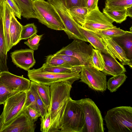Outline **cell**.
<instances>
[{
    "label": "cell",
    "mask_w": 132,
    "mask_h": 132,
    "mask_svg": "<svg viewBox=\"0 0 132 132\" xmlns=\"http://www.w3.org/2000/svg\"><path fill=\"white\" fill-rule=\"evenodd\" d=\"M72 84L68 81L56 82L50 86L51 100L50 110L51 123L49 132L60 131L61 119L70 97Z\"/></svg>",
    "instance_id": "obj_1"
},
{
    "label": "cell",
    "mask_w": 132,
    "mask_h": 132,
    "mask_svg": "<svg viewBox=\"0 0 132 132\" xmlns=\"http://www.w3.org/2000/svg\"><path fill=\"white\" fill-rule=\"evenodd\" d=\"M104 120L108 132H132V108L120 106L108 110Z\"/></svg>",
    "instance_id": "obj_2"
},
{
    "label": "cell",
    "mask_w": 132,
    "mask_h": 132,
    "mask_svg": "<svg viewBox=\"0 0 132 132\" xmlns=\"http://www.w3.org/2000/svg\"><path fill=\"white\" fill-rule=\"evenodd\" d=\"M85 125L83 112L77 100L70 97L67 104L61 121L60 131L82 132Z\"/></svg>",
    "instance_id": "obj_3"
},
{
    "label": "cell",
    "mask_w": 132,
    "mask_h": 132,
    "mask_svg": "<svg viewBox=\"0 0 132 132\" xmlns=\"http://www.w3.org/2000/svg\"><path fill=\"white\" fill-rule=\"evenodd\" d=\"M77 101L85 116V125L82 132H104L105 129L103 119L95 102L89 98Z\"/></svg>",
    "instance_id": "obj_4"
},
{
    "label": "cell",
    "mask_w": 132,
    "mask_h": 132,
    "mask_svg": "<svg viewBox=\"0 0 132 132\" xmlns=\"http://www.w3.org/2000/svg\"><path fill=\"white\" fill-rule=\"evenodd\" d=\"M33 5L39 22L52 29L64 30L65 27L53 7L45 0H34Z\"/></svg>",
    "instance_id": "obj_5"
},
{
    "label": "cell",
    "mask_w": 132,
    "mask_h": 132,
    "mask_svg": "<svg viewBox=\"0 0 132 132\" xmlns=\"http://www.w3.org/2000/svg\"><path fill=\"white\" fill-rule=\"evenodd\" d=\"M57 13L65 28L64 30L69 39L88 42L79 28L80 25L72 19L67 9L65 0H47Z\"/></svg>",
    "instance_id": "obj_6"
},
{
    "label": "cell",
    "mask_w": 132,
    "mask_h": 132,
    "mask_svg": "<svg viewBox=\"0 0 132 132\" xmlns=\"http://www.w3.org/2000/svg\"><path fill=\"white\" fill-rule=\"evenodd\" d=\"M28 76L31 81L50 86L55 83L68 81L72 84L80 79L79 73H58L43 71L41 68L28 71Z\"/></svg>",
    "instance_id": "obj_7"
},
{
    "label": "cell",
    "mask_w": 132,
    "mask_h": 132,
    "mask_svg": "<svg viewBox=\"0 0 132 132\" xmlns=\"http://www.w3.org/2000/svg\"><path fill=\"white\" fill-rule=\"evenodd\" d=\"M79 39H74L70 44L55 53L75 56L79 60L81 65L92 67L91 56L94 49L90 44Z\"/></svg>",
    "instance_id": "obj_8"
},
{
    "label": "cell",
    "mask_w": 132,
    "mask_h": 132,
    "mask_svg": "<svg viewBox=\"0 0 132 132\" xmlns=\"http://www.w3.org/2000/svg\"><path fill=\"white\" fill-rule=\"evenodd\" d=\"M26 98V92H21L6 100L3 104V110L1 114L3 119V128L11 122L22 111Z\"/></svg>",
    "instance_id": "obj_9"
},
{
    "label": "cell",
    "mask_w": 132,
    "mask_h": 132,
    "mask_svg": "<svg viewBox=\"0 0 132 132\" xmlns=\"http://www.w3.org/2000/svg\"><path fill=\"white\" fill-rule=\"evenodd\" d=\"M79 82L87 84L92 89L104 92L107 88L106 75L95 68L83 66L80 72Z\"/></svg>",
    "instance_id": "obj_10"
},
{
    "label": "cell",
    "mask_w": 132,
    "mask_h": 132,
    "mask_svg": "<svg viewBox=\"0 0 132 132\" xmlns=\"http://www.w3.org/2000/svg\"><path fill=\"white\" fill-rule=\"evenodd\" d=\"M113 21L100 10L98 7L88 13L83 24V28L95 32L113 27Z\"/></svg>",
    "instance_id": "obj_11"
},
{
    "label": "cell",
    "mask_w": 132,
    "mask_h": 132,
    "mask_svg": "<svg viewBox=\"0 0 132 132\" xmlns=\"http://www.w3.org/2000/svg\"><path fill=\"white\" fill-rule=\"evenodd\" d=\"M0 81L16 93L26 92L30 89L31 84L30 80L14 75L9 71L0 72Z\"/></svg>",
    "instance_id": "obj_12"
},
{
    "label": "cell",
    "mask_w": 132,
    "mask_h": 132,
    "mask_svg": "<svg viewBox=\"0 0 132 132\" xmlns=\"http://www.w3.org/2000/svg\"><path fill=\"white\" fill-rule=\"evenodd\" d=\"M36 124L32 123L22 110L8 125L3 127L1 132H34Z\"/></svg>",
    "instance_id": "obj_13"
},
{
    "label": "cell",
    "mask_w": 132,
    "mask_h": 132,
    "mask_svg": "<svg viewBox=\"0 0 132 132\" xmlns=\"http://www.w3.org/2000/svg\"><path fill=\"white\" fill-rule=\"evenodd\" d=\"M12 62L17 67L28 71L35 64L34 51L30 49L15 50L11 53Z\"/></svg>",
    "instance_id": "obj_14"
},
{
    "label": "cell",
    "mask_w": 132,
    "mask_h": 132,
    "mask_svg": "<svg viewBox=\"0 0 132 132\" xmlns=\"http://www.w3.org/2000/svg\"><path fill=\"white\" fill-rule=\"evenodd\" d=\"M100 36L107 48L113 54L116 58L118 59L122 65H127L131 68L132 62L127 58L125 51L121 47L111 38Z\"/></svg>",
    "instance_id": "obj_15"
},
{
    "label": "cell",
    "mask_w": 132,
    "mask_h": 132,
    "mask_svg": "<svg viewBox=\"0 0 132 132\" xmlns=\"http://www.w3.org/2000/svg\"><path fill=\"white\" fill-rule=\"evenodd\" d=\"M79 28L83 35L94 48L116 59L113 54L108 49L101 38L95 32L86 29L80 25Z\"/></svg>",
    "instance_id": "obj_16"
},
{
    "label": "cell",
    "mask_w": 132,
    "mask_h": 132,
    "mask_svg": "<svg viewBox=\"0 0 132 132\" xmlns=\"http://www.w3.org/2000/svg\"><path fill=\"white\" fill-rule=\"evenodd\" d=\"M102 54L105 66L102 72L106 75L114 76L126 72L123 65L119 62L116 59L104 53Z\"/></svg>",
    "instance_id": "obj_17"
},
{
    "label": "cell",
    "mask_w": 132,
    "mask_h": 132,
    "mask_svg": "<svg viewBox=\"0 0 132 132\" xmlns=\"http://www.w3.org/2000/svg\"><path fill=\"white\" fill-rule=\"evenodd\" d=\"M3 11L2 17L3 20V28L8 52L11 49L10 36V28L11 17L13 12L6 1L2 3Z\"/></svg>",
    "instance_id": "obj_18"
},
{
    "label": "cell",
    "mask_w": 132,
    "mask_h": 132,
    "mask_svg": "<svg viewBox=\"0 0 132 132\" xmlns=\"http://www.w3.org/2000/svg\"><path fill=\"white\" fill-rule=\"evenodd\" d=\"M123 49L127 58L132 61V32L126 31L122 35L111 38Z\"/></svg>",
    "instance_id": "obj_19"
},
{
    "label": "cell",
    "mask_w": 132,
    "mask_h": 132,
    "mask_svg": "<svg viewBox=\"0 0 132 132\" xmlns=\"http://www.w3.org/2000/svg\"><path fill=\"white\" fill-rule=\"evenodd\" d=\"M23 26L17 20L13 12L11 14L10 28V48L16 45L21 40Z\"/></svg>",
    "instance_id": "obj_20"
},
{
    "label": "cell",
    "mask_w": 132,
    "mask_h": 132,
    "mask_svg": "<svg viewBox=\"0 0 132 132\" xmlns=\"http://www.w3.org/2000/svg\"><path fill=\"white\" fill-rule=\"evenodd\" d=\"M7 47L4 35L3 20L0 18V71H9L7 64Z\"/></svg>",
    "instance_id": "obj_21"
},
{
    "label": "cell",
    "mask_w": 132,
    "mask_h": 132,
    "mask_svg": "<svg viewBox=\"0 0 132 132\" xmlns=\"http://www.w3.org/2000/svg\"><path fill=\"white\" fill-rule=\"evenodd\" d=\"M21 11V16L27 20L31 18L38 19L35 11L33 0H14Z\"/></svg>",
    "instance_id": "obj_22"
},
{
    "label": "cell",
    "mask_w": 132,
    "mask_h": 132,
    "mask_svg": "<svg viewBox=\"0 0 132 132\" xmlns=\"http://www.w3.org/2000/svg\"><path fill=\"white\" fill-rule=\"evenodd\" d=\"M82 67L72 66L64 65L57 66H51L45 63L41 67L45 71L58 73H71L80 72Z\"/></svg>",
    "instance_id": "obj_23"
},
{
    "label": "cell",
    "mask_w": 132,
    "mask_h": 132,
    "mask_svg": "<svg viewBox=\"0 0 132 132\" xmlns=\"http://www.w3.org/2000/svg\"><path fill=\"white\" fill-rule=\"evenodd\" d=\"M103 13L108 17L117 23H120L127 18L126 9H121L105 7Z\"/></svg>",
    "instance_id": "obj_24"
},
{
    "label": "cell",
    "mask_w": 132,
    "mask_h": 132,
    "mask_svg": "<svg viewBox=\"0 0 132 132\" xmlns=\"http://www.w3.org/2000/svg\"><path fill=\"white\" fill-rule=\"evenodd\" d=\"M48 111L50 110L51 100L50 86L31 81Z\"/></svg>",
    "instance_id": "obj_25"
},
{
    "label": "cell",
    "mask_w": 132,
    "mask_h": 132,
    "mask_svg": "<svg viewBox=\"0 0 132 132\" xmlns=\"http://www.w3.org/2000/svg\"><path fill=\"white\" fill-rule=\"evenodd\" d=\"M68 10L73 20L81 26L84 22L88 13L87 8L85 7L76 6Z\"/></svg>",
    "instance_id": "obj_26"
},
{
    "label": "cell",
    "mask_w": 132,
    "mask_h": 132,
    "mask_svg": "<svg viewBox=\"0 0 132 132\" xmlns=\"http://www.w3.org/2000/svg\"><path fill=\"white\" fill-rule=\"evenodd\" d=\"M127 77L125 73L113 76L107 82V88L111 92L116 91L126 81Z\"/></svg>",
    "instance_id": "obj_27"
},
{
    "label": "cell",
    "mask_w": 132,
    "mask_h": 132,
    "mask_svg": "<svg viewBox=\"0 0 132 132\" xmlns=\"http://www.w3.org/2000/svg\"><path fill=\"white\" fill-rule=\"evenodd\" d=\"M92 67L101 71L105 66V62L101 52L100 50L93 49L91 56Z\"/></svg>",
    "instance_id": "obj_28"
},
{
    "label": "cell",
    "mask_w": 132,
    "mask_h": 132,
    "mask_svg": "<svg viewBox=\"0 0 132 132\" xmlns=\"http://www.w3.org/2000/svg\"><path fill=\"white\" fill-rule=\"evenodd\" d=\"M132 6V0H106L105 7L109 8L123 9Z\"/></svg>",
    "instance_id": "obj_29"
},
{
    "label": "cell",
    "mask_w": 132,
    "mask_h": 132,
    "mask_svg": "<svg viewBox=\"0 0 132 132\" xmlns=\"http://www.w3.org/2000/svg\"><path fill=\"white\" fill-rule=\"evenodd\" d=\"M126 31H124L114 26L113 27L99 30L95 32L100 36L108 37L110 38L119 36L125 33Z\"/></svg>",
    "instance_id": "obj_30"
},
{
    "label": "cell",
    "mask_w": 132,
    "mask_h": 132,
    "mask_svg": "<svg viewBox=\"0 0 132 132\" xmlns=\"http://www.w3.org/2000/svg\"><path fill=\"white\" fill-rule=\"evenodd\" d=\"M37 32V28L34 23H28L23 26L20 39H27Z\"/></svg>",
    "instance_id": "obj_31"
},
{
    "label": "cell",
    "mask_w": 132,
    "mask_h": 132,
    "mask_svg": "<svg viewBox=\"0 0 132 132\" xmlns=\"http://www.w3.org/2000/svg\"><path fill=\"white\" fill-rule=\"evenodd\" d=\"M30 89L33 94L37 104L38 108L41 117H44L48 112V110L38 93L34 85L31 82Z\"/></svg>",
    "instance_id": "obj_32"
},
{
    "label": "cell",
    "mask_w": 132,
    "mask_h": 132,
    "mask_svg": "<svg viewBox=\"0 0 132 132\" xmlns=\"http://www.w3.org/2000/svg\"><path fill=\"white\" fill-rule=\"evenodd\" d=\"M16 93L0 81V105L3 104L8 98Z\"/></svg>",
    "instance_id": "obj_33"
},
{
    "label": "cell",
    "mask_w": 132,
    "mask_h": 132,
    "mask_svg": "<svg viewBox=\"0 0 132 132\" xmlns=\"http://www.w3.org/2000/svg\"><path fill=\"white\" fill-rule=\"evenodd\" d=\"M28 107L35 110L40 113L35 97L30 88L26 92V98L23 109Z\"/></svg>",
    "instance_id": "obj_34"
},
{
    "label": "cell",
    "mask_w": 132,
    "mask_h": 132,
    "mask_svg": "<svg viewBox=\"0 0 132 132\" xmlns=\"http://www.w3.org/2000/svg\"><path fill=\"white\" fill-rule=\"evenodd\" d=\"M53 55L55 56L63 59L69 65L72 66H82L81 65L79 60L75 56L66 54H54Z\"/></svg>",
    "instance_id": "obj_35"
},
{
    "label": "cell",
    "mask_w": 132,
    "mask_h": 132,
    "mask_svg": "<svg viewBox=\"0 0 132 132\" xmlns=\"http://www.w3.org/2000/svg\"><path fill=\"white\" fill-rule=\"evenodd\" d=\"M43 35H38L35 34L28 39V40L24 42V43L29 47L30 49L34 51L38 49L39 42Z\"/></svg>",
    "instance_id": "obj_36"
},
{
    "label": "cell",
    "mask_w": 132,
    "mask_h": 132,
    "mask_svg": "<svg viewBox=\"0 0 132 132\" xmlns=\"http://www.w3.org/2000/svg\"><path fill=\"white\" fill-rule=\"evenodd\" d=\"M45 63L49 66L53 67L69 65L63 59L55 56L53 55H51L47 56Z\"/></svg>",
    "instance_id": "obj_37"
},
{
    "label": "cell",
    "mask_w": 132,
    "mask_h": 132,
    "mask_svg": "<svg viewBox=\"0 0 132 132\" xmlns=\"http://www.w3.org/2000/svg\"><path fill=\"white\" fill-rule=\"evenodd\" d=\"M40 130L42 132H49L50 128L51 116L50 111L48 110L44 117H41Z\"/></svg>",
    "instance_id": "obj_38"
},
{
    "label": "cell",
    "mask_w": 132,
    "mask_h": 132,
    "mask_svg": "<svg viewBox=\"0 0 132 132\" xmlns=\"http://www.w3.org/2000/svg\"><path fill=\"white\" fill-rule=\"evenodd\" d=\"M23 110L32 123H35L37 120L38 118L41 117L39 113L30 107H26L23 109Z\"/></svg>",
    "instance_id": "obj_39"
},
{
    "label": "cell",
    "mask_w": 132,
    "mask_h": 132,
    "mask_svg": "<svg viewBox=\"0 0 132 132\" xmlns=\"http://www.w3.org/2000/svg\"><path fill=\"white\" fill-rule=\"evenodd\" d=\"M6 1L13 11L15 15L21 19V11L14 0H5Z\"/></svg>",
    "instance_id": "obj_40"
},
{
    "label": "cell",
    "mask_w": 132,
    "mask_h": 132,
    "mask_svg": "<svg viewBox=\"0 0 132 132\" xmlns=\"http://www.w3.org/2000/svg\"><path fill=\"white\" fill-rule=\"evenodd\" d=\"M68 10L76 6L85 7L84 0H65Z\"/></svg>",
    "instance_id": "obj_41"
},
{
    "label": "cell",
    "mask_w": 132,
    "mask_h": 132,
    "mask_svg": "<svg viewBox=\"0 0 132 132\" xmlns=\"http://www.w3.org/2000/svg\"><path fill=\"white\" fill-rule=\"evenodd\" d=\"M98 0H84L85 7L87 9L88 13L96 9L98 7Z\"/></svg>",
    "instance_id": "obj_42"
},
{
    "label": "cell",
    "mask_w": 132,
    "mask_h": 132,
    "mask_svg": "<svg viewBox=\"0 0 132 132\" xmlns=\"http://www.w3.org/2000/svg\"><path fill=\"white\" fill-rule=\"evenodd\" d=\"M126 14L127 16L132 17V6L126 9Z\"/></svg>",
    "instance_id": "obj_43"
},
{
    "label": "cell",
    "mask_w": 132,
    "mask_h": 132,
    "mask_svg": "<svg viewBox=\"0 0 132 132\" xmlns=\"http://www.w3.org/2000/svg\"><path fill=\"white\" fill-rule=\"evenodd\" d=\"M3 126V119L2 115L0 116V132L2 129Z\"/></svg>",
    "instance_id": "obj_44"
},
{
    "label": "cell",
    "mask_w": 132,
    "mask_h": 132,
    "mask_svg": "<svg viewBox=\"0 0 132 132\" xmlns=\"http://www.w3.org/2000/svg\"><path fill=\"white\" fill-rule=\"evenodd\" d=\"M2 3H0V18L2 16L3 11Z\"/></svg>",
    "instance_id": "obj_45"
},
{
    "label": "cell",
    "mask_w": 132,
    "mask_h": 132,
    "mask_svg": "<svg viewBox=\"0 0 132 132\" xmlns=\"http://www.w3.org/2000/svg\"><path fill=\"white\" fill-rule=\"evenodd\" d=\"M5 1V0H0V3H2L4 1Z\"/></svg>",
    "instance_id": "obj_46"
},
{
    "label": "cell",
    "mask_w": 132,
    "mask_h": 132,
    "mask_svg": "<svg viewBox=\"0 0 132 132\" xmlns=\"http://www.w3.org/2000/svg\"><path fill=\"white\" fill-rule=\"evenodd\" d=\"M130 31L132 32V26H131V27L130 28Z\"/></svg>",
    "instance_id": "obj_47"
}]
</instances>
